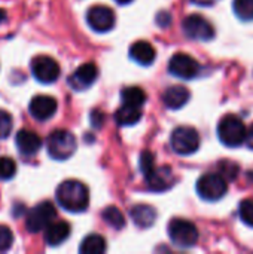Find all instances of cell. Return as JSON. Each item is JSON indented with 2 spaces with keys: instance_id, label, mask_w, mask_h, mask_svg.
<instances>
[{
  "instance_id": "cell-14",
  "label": "cell",
  "mask_w": 253,
  "mask_h": 254,
  "mask_svg": "<svg viewBox=\"0 0 253 254\" xmlns=\"http://www.w3.org/2000/svg\"><path fill=\"white\" fill-rule=\"evenodd\" d=\"M57 107H58V104H57L55 98H52L49 95H36L31 98L28 110L34 119L48 121L55 115Z\"/></svg>"
},
{
  "instance_id": "cell-15",
  "label": "cell",
  "mask_w": 253,
  "mask_h": 254,
  "mask_svg": "<svg viewBox=\"0 0 253 254\" xmlns=\"http://www.w3.org/2000/svg\"><path fill=\"white\" fill-rule=\"evenodd\" d=\"M15 143L16 147L19 150L21 155L25 156H33L39 152V149L42 147V138L30 129H21L16 132L15 137Z\"/></svg>"
},
{
  "instance_id": "cell-16",
  "label": "cell",
  "mask_w": 253,
  "mask_h": 254,
  "mask_svg": "<svg viewBox=\"0 0 253 254\" xmlns=\"http://www.w3.org/2000/svg\"><path fill=\"white\" fill-rule=\"evenodd\" d=\"M70 237V225L67 222H51L45 228V243L51 247H57L63 244Z\"/></svg>"
},
{
  "instance_id": "cell-17",
  "label": "cell",
  "mask_w": 253,
  "mask_h": 254,
  "mask_svg": "<svg viewBox=\"0 0 253 254\" xmlns=\"http://www.w3.org/2000/svg\"><path fill=\"white\" fill-rule=\"evenodd\" d=\"M189 97H191V92L186 86H182V85H174V86H170L164 95H163V101L164 104L171 109V110H177V109H182L188 101H189Z\"/></svg>"
},
{
  "instance_id": "cell-34",
  "label": "cell",
  "mask_w": 253,
  "mask_h": 254,
  "mask_svg": "<svg viewBox=\"0 0 253 254\" xmlns=\"http://www.w3.org/2000/svg\"><path fill=\"white\" fill-rule=\"evenodd\" d=\"M191 1L195 3V4H198V6H213L219 0H191Z\"/></svg>"
},
{
  "instance_id": "cell-9",
  "label": "cell",
  "mask_w": 253,
  "mask_h": 254,
  "mask_svg": "<svg viewBox=\"0 0 253 254\" xmlns=\"http://www.w3.org/2000/svg\"><path fill=\"white\" fill-rule=\"evenodd\" d=\"M169 71L180 79H194L200 73V64L191 55L179 52L170 58Z\"/></svg>"
},
{
  "instance_id": "cell-31",
  "label": "cell",
  "mask_w": 253,
  "mask_h": 254,
  "mask_svg": "<svg viewBox=\"0 0 253 254\" xmlns=\"http://www.w3.org/2000/svg\"><path fill=\"white\" fill-rule=\"evenodd\" d=\"M103 121H104V116L100 110H92L91 113V122H92V127L94 128H100L103 125Z\"/></svg>"
},
{
  "instance_id": "cell-22",
  "label": "cell",
  "mask_w": 253,
  "mask_h": 254,
  "mask_svg": "<svg viewBox=\"0 0 253 254\" xmlns=\"http://www.w3.org/2000/svg\"><path fill=\"white\" fill-rule=\"evenodd\" d=\"M121 97H122L124 104L133 106V107H137V109H140L145 104V101H146V94L139 86H128V88H125L122 91Z\"/></svg>"
},
{
  "instance_id": "cell-19",
  "label": "cell",
  "mask_w": 253,
  "mask_h": 254,
  "mask_svg": "<svg viewBox=\"0 0 253 254\" xmlns=\"http://www.w3.org/2000/svg\"><path fill=\"white\" fill-rule=\"evenodd\" d=\"M130 216H131V219H133V222H134V225L137 228L148 229V228H151L155 223L157 211L151 205L139 204V205H136V207L131 208Z\"/></svg>"
},
{
  "instance_id": "cell-32",
  "label": "cell",
  "mask_w": 253,
  "mask_h": 254,
  "mask_svg": "<svg viewBox=\"0 0 253 254\" xmlns=\"http://www.w3.org/2000/svg\"><path fill=\"white\" fill-rule=\"evenodd\" d=\"M157 22H158V25H161L163 28L169 27V25H170V22H171V16H170V13H169V12H160V13H158V16H157Z\"/></svg>"
},
{
  "instance_id": "cell-30",
  "label": "cell",
  "mask_w": 253,
  "mask_h": 254,
  "mask_svg": "<svg viewBox=\"0 0 253 254\" xmlns=\"http://www.w3.org/2000/svg\"><path fill=\"white\" fill-rule=\"evenodd\" d=\"M139 165H140V171H142L143 174L148 173L151 168H154V167H155V156L152 155V152H149V150L142 152Z\"/></svg>"
},
{
  "instance_id": "cell-25",
  "label": "cell",
  "mask_w": 253,
  "mask_h": 254,
  "mask_svg": "<svg viewBox=\"0 0 253 254\" xmlns=\"http://www.w3.org/2000/svg\"><path fill=\"white\" fill-rule=\"evenodd\" d=\"M15 173H16V164L7 156L0 158V180L1 182L10 180L15 176Z\"/></svg>"
},
{
  "instance_id": "cell-6",
  "label": "cell",
  "mask_w": 253,
  "mask_h": 254,
  "mask_svg": "<svg viewBox=\"0 0 253 254\" xmlns=\"http://www.w3.org/2000/svg\"><path fill=\"white\" fill-rule=\"evenodd\" d=\"M228 190V183L221 174L209 173L198 179L197 192L206 201H218L224 198Z\"/></svg>"
},
{
  "instance_id": "cell-8",
  "label": "cell",
  "mask_w": 253,
  "mask_h": 254,
  "mask_svg": "<svg viewBox=\"0 0 253 254\" xmlns=\"http://www.w3.org/2000/svg\"><path fill=\"white\" fill-rule=\"evenodd\" d=\"M182 28L186 37L198 42H209L215 37V28L213 25L203 16L192 13L186 16L182 22Z\"/></svg>"
},
{
  "instance_id": "cell-2",
  "label": "cell",
  "mask_w": 253,
  "mask_h": 254,
  "mask_svg": "<svg viewBox=\"0 0 253 254\" xmlns=\"http://www.w3.org/2000/svg\"><path fill=\"white\" fill-rule=\"evenodd\" d=\"M219 140L228 147H239L245 143L246 125L236 115H227L219 121L218 125Z\"/></svg>"
},
{
  "instance_id": "cell-35",
  "label": "cell",
  "mask_w": 253,
  "mask_h": 254,
  "mask_svg": "<svg viewBox=\"0 0 253 254\" xmlns=\"http://www.w3.org/2000/svg\"><path fill=\"white\" fill-rule=\"evenodd\" d=\"M6 15H7L6 10H4V9H0V24L6 21Z\"/></svg>"
},
{
  "instance_id": "cell-18",
  "label": "cell",
  "mask_w": 253,
  "mask_h": 254,
  "mask_svg": "<svg viewBox=\"0 0 253 254\" xmlns=\"http://www.w3.org/2000/svg\"><path fill=\"white\" fill-rule=\"evenodd\" d=\"M130 57L140 65H151L155 61L157 52L155 48L146 42V40H139L131 45L130 48Z\"/></svg>"
},
{
  "instance_id": "cell-1",
  "label": "cell",
  "mask_w": 253,
  "mask_h": 254,
  "mask_svg": "<svg viewBox=\"0 0 253 254\" xmlns=\"http://www.w3.org/2000/svg\"><path fill=\"white\" fill-rule=\"evenodd\" d=\"M58 204L70 213H82L88 208L89 192L88 188L78 180H66L55 192Z\"/></svg>"
},
{
  "instance_id": "cell-4",
  "label": "cell",
  "mask_w": 253,
  "mask_h": 254,
  "mask_svg": "<svg viewBox=\"0 0 253 254\" xmlns=\"http://www.w3.org/2000/svg\"><path fill=\"white\" fill-rule=\"evenodd\" d=\"M169 237L171 243L182 249L194 247L198 241L197 226L185 219H173L169 225Z\"/></svg>"
},
{
  "instance_id": "cell-27",
  "label": "cell",
  "mask_w": 253,
  "mask_h": 254,
  "mask_svg": "<svg viewBox=\"0 0 253 254\" xmlns=\"http://www.w3.org/2000/svg\"><path fill=\"white\" fill-rule=\"evenodd\" d=\"M239 213H240L242 220H243L248 226L253 228V198L245 199V201L240 202Z\"/></svg>"
},
{
  "instance_id": "cell-29",
  "label": "cell",
  "mask_w": 253,
  "mask_h": 254,
  "mask_svg": "<svg viewBox=\"0 0 253 254\" xmlns=\"http://www.w3.org/2000/svg\"><path fill=\"white\" fill-rule=\"evenodd\" d=\"M13 244V235L12 231L4 226L0 225V252H7Z\"/></svg>"
},
{
  "instance_id": "cell-36",
  "label": "cell",
  "mask_w": 253,
  "mask_h": 254,
  "mask_svg": "<svg viewBox=\"0 0 253 254\" xmlns=\"http://www.w3.org/2000/svg\"><path fill=\"white\" fill-rule=\"evenodd\" d=\"M116 3H119V4H128V3H131L133 0H115Z\"/></svg>"
},
{
  "instance_id": "cell-24",
  "label": "cell",
  "mask_w": 253,
  "mask_h": 254,
  "mask_svg": "<svg viewBox=\"0 0 253 254\" xmlns=\"http://www.w3.org/2000/svg\"><path fill=\"white\" fill-rule=\"evenodd\" d=\"M233 9L240 19L243 21L253 19V0H234Z\"/></svg>"
},
{
  "instance_id": "cell-5",
  "label": "cell",
  "mask_w": 253,
  "mask_h": 254,
  "mask_svg": "<svg viewBox=\"0 0 253 254\" xmlns=\"http://www.w3.org/2000/svg\"><path fill=\"white\" fill-rule=\"evenodd\" d=\"M170 143L177 155H192L200 147V134L192 127H179L171 132Z\"/></svg>"
},
{
  "instance_id": "cell-28",
  "label": "cell",
  "mask_w": 253,
  "mask_h": 254,
  "mask_svg": "<svg viewBox=\"0 0 253 254\" xmlns=\"http://www.w3.org/2000/svg\"><path fill=\"white\" fill-rule=\"evenodd\" d=\"M12 131V116L6 110H0V140L7 138Z\"/></svg>"
},
{
  "instance_id": "cell-10",
  "label": "cell",
  "mask_w": 253,
  "mask_h": 254,
  "mask_svg": "<svg viewBox=\"0 0 253 254\" xmlns=\"http://www.w3.org/2000/svg\"><path fill=\"white\" fill-rule=\"evenodd\" d=\"M31 73L40 83H52L60 76V65L54 58L39 55L31 61Z\"/></svg>"
},
{
  "instance_id": "cell-3",
  "label": "cell",
  "mask_w": 253,
  "mask_h": 254,
  "mask_svg": "<svg viewBox=\"0 0 253 254\" xmlns=\"http://www.w3.org/2000/svg\"><path fill=\"white\" fill-rule=\"evenodd\" d=\"M76 150V138L69 129H55L48 137V153L55 161L69 159Z\"/></svg>"
},
{
  "instance_id": "cell-26",
  "label": "cell",
  "mask_w": 253,
  "mask_h": 254,
  "mask_svg": "<svg viewBox=\"0 0 253 254\" xmlns=\"http://www.w3.org/2000/svg\"><path fill=\"white\" fill-rule=\"evenodd\" d=\"M218 168L221 171V176L225 180H234V179H237L239 171H240L239 165L236 162H233V161H222V162L218 164Z\"/></svg>"
},
{
  "instance_id": "cell-21",
  "label": "cell",
  "mask_w": 253,
  "mask_h": 254,
  "mask_svg": "<svg viewBox=\"0 0 253 254\" xmlns=\"http://www.w3.org/2000/svg\"><path fill=\"white\" fill-rule=\"evenodd\" d=\"M79 252L82 254H101L106 252V240L101 235L92 234L88 235L79 247Z\"/></svg>"
},
{
  "instance_id": "cell-7",
  "label": "cell",
  "mask_w": 253,
  "mask_h": 254,
  "mask_svg": "<svg viewBox=\"0 0 253 254\" xmlns=\"http://www.w3.org/2000/svg\"><path fill=\"white\" fill-rule=\"evenodd\" d=\"M55 216H57V211H55L54 204L49 201H43L30 210L25 219V228L31 234L42 232L51 222H54Z\"/></svg>"
},
{
  "instance_id": "cell-23",
  "label": "cell",
  "mask_w": 253,
  "mask_h": 254,
  "mask_svg": "<svg viewBox=\"0 0 253 254\" xmlns=\"http://www.w3.org/2000/svg\"><path fill=\"white\" fill-rule=\"evenodd\" d=\"M101 217H103V220H104L106 225L112 226V228L116 229V231H121V229L125 226L124 214H122L116 207H107V208L101 213Z\"/></svg>"
},
{
  "instance_id": "cell-20",
  "label": "cell",
  "mask_w": 253,
  "mask_h": 254,
  "mask_svg": "<svg viewBox=\"0 0 253 254\" xmlns=\"http://www.w3.org/2000/svg\"><path fill=\"white\" fill-rule=\"evenodd\" d=\"M142 119V112L137 107L124 104L115 112V121L119 127H131L136 125Z\"/></svg>"
},
{
  "instance_id": "cell-12",
  "label": "cell",
  "mask_w": 253,
  "mask_h": 254,
  "mask_svg": "<svg viewBox=\"0 0 253 254\" xmlns=\"http://www.w3.org/2000/svg\"><path fill=\"white\" fill-rule=\"evenodd\" d=\"M146 179V185L152 192H166L174 185V174L170 167H154L148 173L143 174Z\"/></svg>"
},
{
  "instance_id": "cell-11",
  "label": "cell",
  "mask_w": 253,
  "mask_h": 254,
  "mask_svg": "<svg viewBox=\"0 0 253 254\" xmlns=\"http://www.w3.org/2000/svg\"><path fill=\"white\" fill-rule=\"evenodd\" d=\"M86 22L94 31L106 33L115 25V12L103 4L92 6L86 12Z\"/></svg>"
},
{
  "instance_id": "cell-13",
  "label": "cell",
  "mask_w": 253,
  "mask_h": 254,
  "mask_svg": "<svg viewBox=\"0 0 253 254\" xmlns=\"http://www.w3.org/2000/svg\"><path fill=\"white\" fill-rule=\"evenodd\" d=\"M98 76V68L94 63H85L79 65L69 77V85L75 91H84L94 85Z\"/></svg>"
},
{
  "instance_id": "cell-33",
  "label": "cell",
  "mask_w": 253,
  "mask_h": 254,
  "mask_svg": "<svg viewBox=\"0 0 253 254\" xmlns=\"http://www.w3.org/2000/svg\"><path fill=\"white\" fill-rule=\"evenodd\" d=\"M245 143H246V146L249 147V149H252L253 150V124L249 127V128H246V137H245Z\"/></svg>"
}]
</instances>
